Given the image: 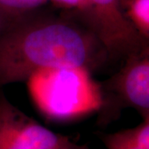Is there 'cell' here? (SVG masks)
Segmentation results:
<instances>
[{"label": "cell", "mask_w": 149, "mask_h": 149, "mask_svg": "<svg viewBox=\"0 0 149 149\" xmlns=\"http://www.w3.org/2000/svg\"><path fill=\"white\" fill-rule=\"evenodd\" d=\"M109 60L85 22L22 16L0 34V86L26 82L41 70L71 65L91 70Z\"/></svg>", "instance_id": "6da1fadb"}, {"label": "cell", "mask_w": 149, "mask_h": 149, "mask_svg": "<svg viewBox=\"0 0 149 149\" xmlns=\"http://www.w3.org/2000/svg\"><path fill=\"white\" fill-rule=\"evenodd\" d=\"M38 111L54 122H70L101 111L104 88L84 66H58L38 70L26 80Z\"/></svg>", "instance_id": "7a4b0ae2"}, {"label": "cell", "mask_w": 149, "mask_h": 149, "mask_svg": "<svg viewBox=\"0 0 149 149\" xmlns=\"http://www.w3.org/2000/svg\"><path fill=\"white\" fill-rule=\"evenodd\" d=\"M104 91L106 122L115 118L123 108H133L142 118L149 117V42L124 60Z\"/></svg>", "instance_id": "3957f363"}, {"label": "cell", "mask_w": 149, "mask_h": 149, "mask_svg": "<svg viewBox=\"0 0 149 149\" xmlns=\"http://www.w3.org/2000/svg\"><path fill=\"white\" fill-rule=\"evenodd\" d=\"M0 149H87L44 127L0 94Z\"/></svg>", "instance_id": "277c9868"}, {"label": "cell", "mask_w": 149, "mask_h": 149, "mask_svg": "<svg viewBox=\"0 0 149 149\" xmlns=\"http://www.w3.org/2000/svg\"><path fill=\"white\" fill-rule=\"evenodd\" d=\"M84 13L85 22L100 39L109 59L124 61L148 42L124 17L119 0H87Z\"/></svg>", "instance_id": "5b68a950"}, {"label": "cell", "mask_w": 149, "mask_h": 149, "mask_svg": "<svg viewBox=\"0 0 149 149\" xmlns=\"http://www.w3.org/2000/svg\"><path fill=\"white\" fill-rule=\"evenodd\" d=\"M126 20L133 30L149 42V0H119Z\"/></svg>", "instance_id": "8992f818"}, {"label": "cell", "mask_w": 149, "mask_h": 149, "mask_svg": "<svg viewBox=\"0 0 149 149\" xmlns=\"http://www.w3.org/2000/svg\"><path fill=\"white\" fill-rule=\"evenodd\" d=\"M47 0H0V9L11 15L21 17L44 5Z\"/></svg>", "instance_id": "52a82bcc"}, {"label": "cell", "mask_w": 149, "mask_h": 149, "mask_svg": "<svg viewBox=\"0 0 149 149\" xmlns=\"http://www.w3.org/2000/svg\"><path fill=\"white\" fill-rule=\"evenodd\" d=\"M121 132L135 144L143 148L149 149V117L143 118L142 123L138 126L121 130Z\"/></svg>", "instance_id": "ba28073f"}, {"label": "cell", "mask_w": 149, "mask_h": 149, "mask_svg": "<svg viewBox=\"0 0 149 149\" xmlns=\"http://www.w3.org/2000/svg\"><path fill=\"white\" fill-rule=\"evenodd\" d=\"M101 139L107 149H146L127 139L121 131L103 134Z\"/></svg>", "instance_id": "9c48e42d"}, {"label": "cell", "mask_w": 149, "mask_h": 149, "mask_svg": "<svg viewBox=\"0 0 149 149\" xmlns=\"http://www.w3.org/2000/svg\"><path fill=\"white\" fill-rule=\"evenodd\" d=\"M60 5L70 8H75L81 13L85 12L87 6V0H52Z\"/></svg>", "instance_id": "30bf717a"}, {"label": "cell", "mask_w": 149, "mask_h": 149, "mask_svg": "<svg viewBox=\"0 0 149 149\" xmlns=\"http://www.w3.org/2000/svg\"><path fill=\"white\" fill-rule=\"evenodd\" d=\"M19 17H20L11 15L3 10L0 9V34Z\"/></svg>", "instance_id": "8fae6325"}]
</instances>
